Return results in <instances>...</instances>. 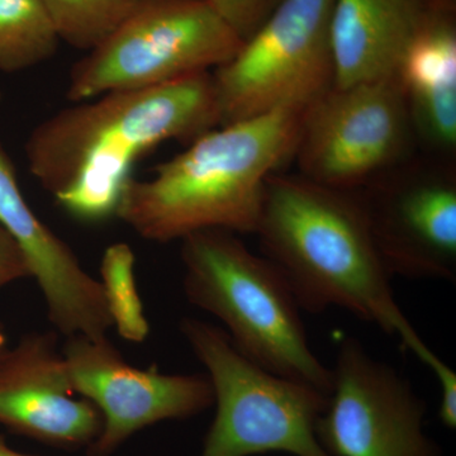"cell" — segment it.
<instances>
[{
  "label": "cell",
  "mask_w": 456,
  "mask_h": 456,
  "mask_svg": "<svg viewBox=\"0 0 456 456\" xmlns=\"http://www.w3.org/2000/svg\"><path fill=\"white\" fill-rule=\"evenodd\" d=\"M60 41L94 50L122 26L145 0H40Z\"/></svg>",
  "instance_id": "e0dca14e"
},
{
  "label": "cell",
  "mask_w": 456,
  "mask_h": 456,
  "mask_svg": "<svg viewBox=\"0 0 456 456\" xmlns=\"http://www.w3.org/2000/svg\"><path fill=\"white\" fill-rule=\"evenodd\" d=\"M0 456H37L25 454V452H17V450L12 449L5 441L4 436L0 435Z\"/></svg>",
  "instance_id": "7402d4cb"
},
{
  "label": "cell",
  "mask_w": 456,
  "mask_h": 456,
  "mask_svg": "<svg viewBox=\"0 0 456 456\" xmlns=\"http://www.w3.org/2000/svg\"><path fill=\"white\" fill-rule=\"evenodd\" d=\"M0 101H2V92H0Z\"/></svg>",
  "instance_id": "cb8c5ba5"
},
{
  "label": "cell",
  "mask_w": 456,
  "mask_h": 456,
  "mask_svg": "<svg viewBox=\"0 0 456 456\" xmlns=\"http://www.w3.org/2000/svg\"><path fill=\"white\" fill-rule=\"evenodd\" d=\"M432 373L436 377L440 387L439 419L445 428H456V373L454 369L441 362Z\"/></svg>",
  "instance_id": "44dd1931"
},
{
  "label": "cell",
  "mask_w": 456,
  "mask_h": 456,
  "mask_svg": "<svg viewBox=\"0 0 456 456\" xmlns=\"http://www.w3.org/2000/svg\"><path fill=\"white\" fill-rule=\"evenodd\" d=\"M242 41H248L283 0H208Z\"/></svg>",
  "instance_id": "d6986e66"
},
{
  "label": "cell",
  "mask_w": 456,
  "mask_h": 456,
  "mask_svg": "<svg viewBox=\"0 0 456 456\" xmlns=\"http://www.w3.org/2000/svg\"><path fill=\"white\" fill-rule=\"evenodd\" d=\"M422 13L424 0H335L330 23L334 86L395 77Z\"/></svg>",
  "instance_id": "9a60e30c"
},
{
  "label": "cell",
  "mask_w": 456,
  "mask_h": 456,
  "mask_svg": "<svg viewBox=\"0 0 456 456\" xmlns=\"http://www.w3.org/2000/svg\"><path fill=\"white\" fill-rule=\"evenodd\" d=\"M26 278H31V270L25 255L0 224V289Z\"/></svg>",
  "instance_id": "ffe728a7"
},
{
  "label": "cell",
  "mask_w": 456,
  "mask_h": 456,
  "mask_svg": "<svg viewBox=\"0 0 456 456\" xmlns=\"http://www.w3.org/2000/svg\"><path fill=\"white\" fill-rule=\"evenodd\" d=\"M244 41L208 0H145L71 69L74 103L119 90L154 88L226 64Z\"/></svg>",
  "instance_id": "8992f818"
},
{
  "label": "cell",
  "mask_w": 456,
  "mask_h": 456,
  "mask_svg": "<svg viewBox=\"0 0 456 456\" xmlns=\"http://www.w3.org/2000/svg\"><path fill=\"white\" fill-rule=\"evenodd\" d=\"M426 402L391 365L344 338L316 434L331 456H443L426 434Z\"/></svg>",
  "instance_id": "9c48e42d"
},
{
  "label": "cell",
  "mask_w": 456,
  "mask_h": 456,
  "mask_svg": "<svg viewBox=\"0 0 456 456\" xmlns=\"http://www.w3.org/2000/svg\"><path fill=\"white\" fill-rule=\"evenodd\" d=\"M8 347L9 344L7 332H5L4 326L0 323V358H2L3 354L7 351Z\"/></svg>",
  "instance_id": "603a6c76"
},
{
  "label": "cell",
  "mask_w": 456,
  "mask_h": 456,
  "mask_svg": "<svg viewBox=\"0 0 456 456\" xmlns=\"http://www.w3.org/2000/svg\"><path fill=\"white\" fill-rule=\"evenodd\" d=\"M365 187L356 194L391 277L455 283L454 173H384Z\"/></svg>",
  "instance_id": "8fae6325"
},
{
  "label": "cell",
  "mask_w": 456,
  "mask_h": 456,
  "mask_svg": "<svg viewBox=\"0 0 456 456\" xmlns=\"http://www.w3.org/2000/svg\"><path fill=\"white\" fill-rule=\"evenodd\" d=\"M305 110H277L218 126L132 179L116 217L147 241L167 244L191 233H255L269 176L294 155Z\"/></svg>",
  "instance_id": "3957f363"
},
{
  "label": "cell",
  "mask_w": 456,
  "mask_h": 456,
  "mask_svg": "<svg viewBox=\"0 0 456 456\" xmlns=\"http://www.w3.org/2000/svg\"><path fill=\"white\" fill-rule=\"evenodd\" d=\"M134 264L136 256L130 245L108 246L101 261L99 284L112 327L125 340L141 344L149 338L150 322L137 289Z\"/></svg>",
  "instance_id": "ac0fdd59"
},
{
  "label": "cell",
  "mask_w": 456,
  "mask_h": 456,
  "mask_svg": "<svg viewBox=\"0 0 456 456\" xmlns=\"http://www.w3.org/2000/svg\"><path fill=\"white\" fill-rule=\"evenodd\" d=\"M60 38L40 0H0V73H18L55 55Z\"/></svg>",
  "instance_id": "2e32d148"
},
{
  "label": "cell",
  "mask_w": 456,
  "mask_h": 456,
  "mask_svg": "<svg viewBox=\"0 0 456 456\" xmlns=\"http://www.w3.org/2000/svg\"><path fill=\"white\" fill-rule=\"evenodd\" d=\"M0 224L25 255L40 288L47 317L66 338H106L112 327L99 281L27 202L16 167L0 143Z\"/></svg>",
  "instance_id": "4fadbf2b"
},
{
  "label": "cell",
  "mask_w": 456,
  "mask_h": 456,
  "mask_svg": "<svg viewBox=\"0 0 456 456\" xmlns=\"http://www.w3.org/2000/svg\"><path fill=\"white\" fill-rule=\"evenodd\" d=\"M220 126L211 73L119 90L65 108L33 128L29 173L75 220L116 217L134 165L169 141L196 140Z\"/></svg>",
  "instance_id": "6da1fadb"
},
{
  "label": "cell",
  "mask_w": 456,
  "mask_h": 456,
  "mask_svg": "<svg viewBox=\"0 0 456 456\" xmlns=\"http://www.w3.org/2000/svg\"><path fill=\"white\" fill-rule=\"evenodd\" d=\"M0 425L62 450H86L97 440L103 419L74 392L57 332H29L3 354Z\"/></svg>",
  "instance_id": "7c38bea8"
},
{
  "label": "cell",
  "mask_w": 456,
  "mask_h": 456,
  "mask_svg": "<svg viewBox=\"0 0 456 456\" xmlns=\"http://www.w3.org/2000/svg\"><path fill=\"white\" fill-rule=\"evenodd\" d=\"M61 350L74 392L92 402L103 419L101 434L86 449L88 456H112L143 428L191 419L215 403L207 375L134 367L107 336H73Z\"/></svg>",
  "instance_id": "30bf717a"
},
{
  "label": "cell",
  "mask_w": 456,
  "mask_h": 456,
  "mask_svg": "<svg viewBox=\"0 0 456 456\" xmlns=\"http://www.w3.org/2000/svg\"><path fill=\"white\" fill-rule=\"evenodd\" d=\"M255 233L301 310L344 308L398 338L430 370L443 360L399 307L358 194L274 173Z\"/></svg>",
  "instance_id": "7a4b0ae2"
},
{
  "label": "cell",
  "mask_w": 456,
  "mask_h": 456,
  "mask_svg": "<svg viewBox=\"0 0 456 456\" xmlns=\"http://www.w3.org/2000/svg\"><path fill=\"white\" fill-rule=\"evenodd\" d=\"M455 0H424L421 22L395 77L413 132L435 151L456 146Z\"/></svg>",
  "instance_id": "5bb4252c"
},
{
  "label": "cell",
  "mask_w": 456,
  "mask_h": 456,
  "mask_svg": "<svg viewBox=\"0 0 456 456\" xmlns=\"http://www.w3.org/2000/svg\"><path fill=\"white\" fill-rule=\"evenodd\" d=\"M335 0H283L241 50L212 74L220 126L305 110L334 86Z\"/></svg>",
  "instance_id": "52a82bcc"
},
{
  "label": "cell",
  "mask_w": 456,
  "mask_h": 456,
  "mask_svg": "<svg viewBox=\"0 0 456 456\" xmlns=\"http://www.w3.org/2000/svg\"><path fill=\"white\" fill-rule=\"evenodd\" d=\"M180 241L188 301L218 318L246 358L330 395L332 369L311 350L301 307L281 270L228 231H200Z\"/></svg>",
  "instance_id": "277c9868"
},
{
  "label": "cell",
  "mask_w": 456,
  "mask_h": 456,
  "mask_svg": "<svg viewBox=\"0 0 456 456\" xmlns=\"http://www.w3.org/2000/svg\"><path fill=\"white\" fill-rule=\"evenodd\" d=\"M413 132L397 77L327 90L303 113L294 155L299 175L354 191L391 170Z\"/></svg>",
  "instance_id": "ba28073f"
},
{
  "label": "cell",
  "mask_w": 456,
  "mask_h": 456,
  "mask_svg": "<svg viewBox=\"0 0 456 456\" xmlns=\"http://www.w3.org/2000/svg\"><path fill=\"white\" fill-rule=\"evenodd\" d=\"M179 329L206 368L215 395L216 415L200 456L274 452L331 456L316 434L329 395L251 362L233 346L221 327L185 317Z\"/></svg>",
  "instance_id": "5b68a950"
}]
</instances>
